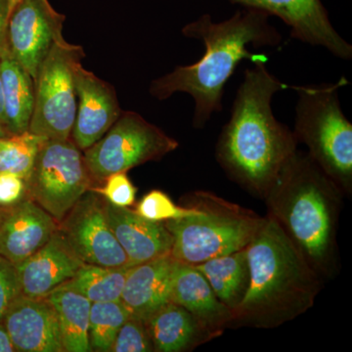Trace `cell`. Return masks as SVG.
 Listing matches in <instances>:
<instances>
[{"label":"cell","mask_w":352,"mask_h":352,"mask_svg":"<svg viewBox=\"0 0 352 352\" xmlns=\"http://www.w3.org/2000/svg\"><path fill=\"white\" fill-rule=\"evenodd\" d=\"M179 143L139 113L122 111L105 135L83 151L85 163L96 185L113 173L159 161L177 149Z\"/></svg>","instance_id":"9"},{"label":"cell","mask_w":352,"mask_h":352,"mask_svg":"<svg viewBox=\"0 0 352 352\" xmlns=\"http://www.w3.org/2000/svg\"><path fill=\"white\" fill-rule=\"evenodd\" d=\"M105 208L113 235L131 266L170 254L173 238L164 222L146 219L135 210L117 207L107 201Z\"/></svg>","instance_id":"17"},{"label":"cell","mask_w":352,"mask_h":352,"mask_svg":"<svg viewBox=\"0 0 352 352\" xmlns=\"http://www.w3.org/2000/svg\"><path fill=\"white\" fill-rule=\"evenodd\" d=\"M245 250L249 286L230 327L276 328L314 307L323 279L271 215Z\"/></svg>","instance_id":"3"},{"label":"cell","mask_w":352,"mask_h":352,"mask_svg":"<svg viewBox=\"0 0 352 352\" xmlns=\"http://www.w3.org/2000/svg\"><path fill=\"white\" fill-rule=\"evenodd\" d=\"M346 78L333 85L293 87L298 92L294 133L307 146L309 157L342 189L352 191V124L339 100V88Z\"/></svg>","instance_id":"6"},{"label":"cell","mask_w":352,"mask_h":352,"mask_svg":"<svg viewBox=\"0 0 352 352\" xmlns=\"http://www.w3.org/2000/svg\"><path fill=\"white\" fill-rule=\"evenodd\" d=\"M25 185L27 196L59 223L95 183L83 151L69 138L44 140Z\"/></svg>","instance_id":"8"},{"label":"cell","mask_w":352,"mask_h":352,"mask_svg":"<svg viewBox=\"0 0 352 352\" xmlns=\"http://www.w3.org/2000/svg\"><path fill=\"white\" fill-rule=\"evenodd\" d=\"M65 19L48 0H20L9 14L7 50L32 80L51 48L63 38Z\"/></svg>","instance_id":"11"},{"label":"cell","mask_w":352,"mask_h":352,"mask_svg":"<svg viewBox=\"0 0 352 352\" xmlns=\"http://www.w3.org/2000/svg\"><path fill=\"white\" fill-rule=\"evenodd\" d=\"M196 208L192 206L182 207L175 205L170 197L161 190H152L146 194L135 208L136 214L156 222L182 219L196 214Z\"/></svg>","instance_id":"27"},{"label":"cell","mask_w":352,"mask_h":352,"mask_svg":"<svg viewBox=\"0 0 352 352\" xmlns=\"http://www.w3.org/2000/svg\"><path fill=\"white\" fill-rule=\"evenodd\" d=\"M342 196L309 155L296 150L263 199L268 214L322 279L332 278L338 270Z\"/></svg>","instance_id":"4"},{"label":"cell","mask_w":352,"mask_h":352,"mask_svg":"<svg viewBox=\"0 0 352 352\" xmlns=\"http://www.w3.org/2000/svg\"><path fill=\"white\" fill-rule=\"evenodd\" d=\"M82 264L57 228L43 248L16 265L23 295L45 298L71 279Z\"/></svg>","instance_id":"16"},{"label":"cell","mask_w":352,"mask_h":352,"mask_svg":"<svg viewBox=\"0 0 352 352\" xmlns=\"http://www.w3.org/2000/svg\"><path fill=\"white\" fill-rule=\"evenodd\" d=\"M22 295L19 274L15 264L0 256V321L11 303Z\"/></svg>","instance_id":"30"},{"label":"cell","mask_w":352,"mask_h":352,"mask_svg":"<svg viewBox=\"0 0 352 352\" xmlns=\"http://www.w3.org/2000/svg\"><path fill=\"white\" fill-rule=\"evenodd\" d=\"M7 21H8V0H0V55L6 50Z\"/></svg>","instance_id":"32"},{"label":"cell","mask_w":352,"mask_h":352,"mask_svg":"<svg viewBox=\"0 0 352 352\" xmlns=\"http://www.w3.org/2000/svg\"><path fill=\"white\" fill-rule=\"evenodd\" d=\"M15 351L64 352L56 312L47 298L21 295L4 315Z\"/></svg>","instance_id":"14"},{"label":"cell","mask_w":352,"mask_h":352,"mask_svg":"<svg viewBox=\"0 0 352 352\" xmlns=\"http://www.w3.org/2000/svg\"><path fill=\"white\" fill-rule=\"evenodd\" d=\"M0 352H15V349L10 339L3 321H0Z\"/></svg>","instance_id":"33"},{"label":"cell","mask_w":352,"mask_h":352,"mask_svg":"<svg viewBox=\"0 0 352 352\" xmlns=\"http://www.w3.org/2000/svg\"><path fill=\"white\" fill-rule=\"evenodd\" d=\"M245 248L194 265L208 280L217 298L232 314L239 307L249 286V263Z\"/></svg>","instance_id":"22"},{"label":"cell","mask_w":352,"mask_h":352,"mask_svg":"<svg viewBox=\"0 0 352 352\" xmlns=\"http://www.w3.org/2000/svg\"><path fill=\"white\" fill-rule=\"evenodd\" d=\"M20 0H8V16L11 11L13 10L14 7L17 6L18 2Z\"/></svg>","instance_id":"35"},{"label":"cell","mask_w":352,"mask_h":352,"mask_svg":"<svg viewBox=\"0 0 352 352\" xmlns=\"http://www.w3.org/2000/svg\"><path fill=\"white\" fill-rule=\"evenodd\" d=\"M144 322L154 351H191L212 339L193 315L175 302L164 303Z\"/></svg>","instance_id":"20"},{"label":"cell","mask_w":352,"mask_h":352,"mask_svg":"<svg viewBox=\"0 0 352 352\" xmlns=\"http://www.w3.org/2000/svg\"><path fill=\"white\" fill-rule=\"evenodd\" d=\"M89 190L99 194L112 205L120 208L133 206L138 192L126 171L109 175L99 186L94 185Z\"/></svg>","instance_id":"29"},{"label":"cell","mask_w":352,"mask_h":352,"mask_svg":"<svg viewBox=\"0 0 352 352\" xmlns=\"http://www.w3.org/2000/svg\"><path fill=\"white\" fill-rule=\"evenodd\" d=\"M3 208L2 207H0V217H1L2 212H3Z\"/></svg>","instance_id":"37"},{"label":"cell","mask_w":352,"mask_h":352,"mask_svg":"<svg viewBox=\"0 0 352 352\" xmlns=\"http://www.w3.org/2000/svg\"><path fill=\"white\" fill-rule=\"evenodd\" d=\"M276 16L291 28L292 38L322 46L336 57L349 60L352 46L333 29L321 0H227Z\"/></svg>","instance_id":"12"},{"label":"cell","mask_w":352,"mask_h":352,"mask_svg":"<svg viewBox=\"0 0 352 352\" xmlns=\"http://www.w3.org/2000/svg\"><path fill=\"white\" fill-rule=\"evenodd\" d=\"M267 13L244 7L223 22L214 23L208 14L185 25L183 36L205 44L204 56L195 64L176 67L175 71L153 80L150 94L166 100L176 92H185L195 101L193 126L203 129L212 113L222 110L224 87L243 60L267 62V57L249 50V45L277 46L279 32L270 24Z\"/></svg>","instance_id":"2"},{"label":"cell","mask_w":352,"mask_h":352,"mask_svg":"<svg viewBox=\"0 0 352 352\" xmlns=\"http://www.w3.org/2000/svg\"><path fill=\"white\" fill-rule=\"evenodd\" d=\"M105 203L103 197L88 190L58 223V229L83 263L131 266L109 224Z\"/></svg>","instance_id":"10"},{"label":"cell","mask_w":352,"mask_h":352,"mask_svg":"<svg viewBox=\"0 0 352 352\" xmlns=\"http://www.w3.org/2000/svg\"><path fill=\"white\" fill-rule=\"evenodd\" d=\"M56 312L65 352H90L91 302L85 296L58 287L46 296Z\"/></svg>","instance_id":"23"},{"label":"cell","mask_w":352,"mask_h":352,"mask_svg":"<svg viewBox=\"0 0 352 352\" xmlns=\"http://www.w3.org/2000/svg\"><path fill=\"white\" fill-rule=\"evenodd\" d=\"M75 87L78 103L71 138L85 151L105 135L122 111L115 88L83 68L82 62L75 68Z\"/></svg>","instance_id":"13"},{"label":"cell","mask_w":352,"mask_h":352,"mask_svg":"<svg viewBox=\"0 0 352 352\" xmlns=\"http://www.w3.org/2000/svg\"><path fill=\"white\" fill-rule=\"evenodd\" d=\"M154 347L145 322L131 316L120 327L109 352H151Z\"/></svg>","instance_id":"28"},{"label":"cell","mask_w":352,"mask_h":352,"mask_svg":"<svg viewBox=\"0 0 352 352\" xmlns=\"http://www.w3.org/2000/svg\"><path fill=\"white\" fill-rule=\"evenodd\" d=\"M27 197L25 180L11 173L0 175V207L8 208Z\"/></svg>","instance_id":"31"},{"label":"cell","mask_w":352,"mask_h":352,"mask_svg":"<svg viewBox=\"0 0 352 352\" xmlns=\"http://www.w3.org/2000/svg\"><path fill=\"white\" fill-rule=\"evenodd\" d=\"M0 122H1V124H3L4 126H6V117H4L3 107V96H2L1 75H0Z\"/></svg>","instance_id":"34"},{"label":"cell","mask_w":352,"mask_h":352,"mask_svg":"<svg viewBox=\"0 0 352 352\" xmlns=\"http://www.w3.org/2000/svg\"><path fill=\"white\" fill-rule=\"evenodd\" d=\"M82 46L58 41L43 60L34 82V104L29 131L46 139L71 138L76 115L75 68Z\"/></svg>","instance_id":"7"},{"label":"cell","mask_w":352,"mask_h":352,"mask_svg":"<svg viewBox=\"0 0 352 352\" xmlns=\"http://www.w3.org/2000/svg\"><path fill=\"white\" fill-rule=\"evenodd\" d=\"M177 261L170 254L131 266L120 300L131 316L145 321L170 302L171 280Z\"/></svg>","instance_id":"19"},{"label":"cell","mask_w":352,"mask_h":352,"mask_svg":"<svg viewBox=\"0 0 352 352\" xmlns=\"http://www.w3.org/2000/svg\"><path fill=\"white\" fill-rule=\"evenodd\" d=\"M190 198L196 214L164 222L177 263L194 266L245 249L263 224L264 217L210 192H194Z\"/></svg>","instance_id":"5"},{"label":"cell","mask_w":352,"mask_h":352,"mask_svg":"<svg viewBox=\"0 0 352 352\" xmlns=\"http://www.w3.org/2000/svg\"><path fill=\"white\" fill-rule=\"evenodd\" d=\"M57 228L56 220L27 196L3 208L0 217V256L18 265L43 248Z\"/></svg>","instance_id":"15"},{"label":"cell","mask_w":352,"mask_h":352,"mask_svg":"<svg viewBox=\"0 0 352 352\" xmlns=\"http://www.w3.org/2000/svg\"><path fill=\"white\" fill-rule=\"evenodd\" d=\"M6 126L10 134L29 131L34 104V82L31 76L8 52L0 55Z\"/></svg>","instance_id":"21"},{"label":"cell","mask_w":352,"mask_h":352,"mask_svg":"<svg viewBox=\"0 0 352 352\" xmlns=\"http://www.w3.org/2000/svg\"><path fill=\"white\" fill-rule=\"evenodd\" d=\"M170 302L189 311L210 333L219 337L232 323L233 314L223 305L205 276L188 264L177 263L171 280Z\"/></svg>","instance_id":"18"},{"label":"cell","mask_w":352,"mask_h":352,"mask_svg":"<svg viewBox=\"0 0 352 352\" xmlns=\"http://www.w3.org/2000/svg\"><path fill=\"white\" fill-rule=\"evenodd\" d=\"M131 267H107L83 263L75 275L60 287L76 292L91 302H117L122 298Z\"/></svg>","instance_id":"24"},{"label":"cell","mask_w":352,"mask_h":352,"mask_svg":"<svg viewBox=\"0 0 352 352\" xmlns=\"http://www.w3.org/2000/svg\"><path fill=\"white\" fill-rule=\"evenodd\" d=\"M287 87L263 62L245 69L217 141V161L227 175L263 199L298 150L295 133L278 122L271 107L274 94Z\"/></svg>","instance_id":"1"},{"label":"cell","mask_w":352,"mask_h":352,"mask_svg":"<svg viewBox=\"0 0 352 352\" xmlns=\"http://www.w3.org/2000/svg\"><path fill=\"white\" fill-rule=\"evenodd\" d=\"M45 139L29 131L0 138V175L11 173L27 180Z\"/></svg>","instance_id":"25"},{"label":"cell","mask_w":352,"mask_h":352,"mask_svg":"<svg viewBox=\"0 0 352 352\" xmlns=\"http://www.w3.org/2000/svg\"><path fill=\"white\" fill-rule=\"evenodd\" d=\"M131 316L122 300L92 302L89 317L91 351H110L120 327Z\"/></svg>","instance_id":"26"},{"label":"cell","mask_w":352,"mask_h":352,"mask_svg":"<svg viewBox=\"0 0 352 352\" xmlns=\"http://www.w3.org/2000/svg\"><path fill=\"white\" fill-rule=\"evenodd\" d=\"M9 132L7 131L6 127L0 122V138H4V136L9 135Z\"/></svg>","instance_id":"36"}]
</instances>
